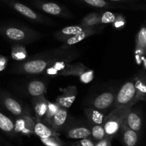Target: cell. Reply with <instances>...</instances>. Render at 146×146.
Returning a JSON list of instances; mask_svg holds the SVG:
<instances>
[{
    "mask_svg": "<svg viewBox=\"0 0 146 146\" xmlns=\"http://www.w3.org/2000/svg\"><path fill=\"white\" fill-rule=\"evenodd\" d=\"M136 96V90L134 80L127 81L121 86L115 94L113 103L114 108L133 106L135 105V98Z\"/></svg>",
    "mask_w": 146,
    "mask_h": 146,
    "instance_id": "obj_6",
    "label": "cell"
},
{
    "mask_svg": "<svg viewBox=\"0 0 146 146\" xmlns=\"http://www.w3.org/2000/svg\"><path fill=\"white\" fill-rule=\"evenodd\" d=\"M0 146H7V145H0Z\"/></svg>",
    "mask_w": 146,
    "mask_h": 146,
    "instance_id": "obj_39",
    "label": "cell"
},
{
    "mask_svg": "<svg viewBox=\"0 0 146 146\" xmlns=\"http://www.w3.org/2000/svg\"><path fill=\"white\" fill-rule=\"evenodd\" d=\"M61 94L56 99V102L61 107L68 108L71 106L78 95V89L75 86H69L65 88L61 89Z\"/></svg>",
    "mask_w": 146,
    "mask_h": 146,
    "instance_id": "obj_14",
    "label": "cell"
},
{
    "mask_svg": "<svg viewBox=\"0 0 146 146\" xmlns=\"http://www.w3.org/2000/svg\"><path fill=\"white\" fill-rule=\"evenodd\" d=\"M0 36L12 45L23 46L35 42L44 36L39 31L16 21L0 23Z\"/></svg>",
    "mask_w": 146,
    "mask_h": 146,
    "instance_id": "obj_2",
    "label": "cell"
},
{
    "mask_svg": "<svg viewBox=\"0 0 146 146\" xmlns=\"http://www.w3.org/2000/svg\"><path fill=\"white\" fill-rule=\"evenodd\" d=\"M82 2L85 3L86 4L91 7H96V8L104 9V8H117L121 7L118 5H115V4L111 1H107V0H81Z\"/></svg>",
    "mask_w": 146,
    "mask_h": 146,
    "instance_id": "obj_27",
    "label": "cell"
},
{
    "mask_svg": "<svg viewBox=\"0 0 146 146\" xmlns=\"http://www.w3.org/2000/svg\"><path fill=\"white\" fill-rule=\"evenodd\" d=\"M75 146H81V145H80V144H78V145H75Z\"/></svg>",
    "mask_w": 146,
    "mask_h": 146,
    "instance_id": "obj_38",
    "label": "cell"
},
{
    "mask_svg": "<svg viewBox=\"0 0 146 146\" xmlns=\"http://www.w3.org/2000/svg\"><path fill=\"white\" fill-rule=\"evenodd\" d=\"M123 123L128 128L140 134L142 128V118L136 111L131 108L125 115Z\"/></svg>",
    "mask_w": 146,
    "mask_h": 146,
    "instance_id": "obj_21",
    "label": "cell"
},
{
    "mask_svg": "<svg viewBox=\"0 0 146 146\" xmlns=\"http://www.w3.org/2000/svg\"><path fill=\"white\" fill-rule=\"evenodd\" d=\"M0 143L1 144H4V145H7V146H10V143H9V142L7 141H6L3 137H1L0 135Z\"/></svg>",
    "mask_w": 146,
    "mask_h": 146,
    "instance_id": "obj_37",
    "label": "cell"
},
{
    "mask_svg": "<svg viewBox=\"0 0 146 146\" xmlns=\"http://www.w3.org/2000/svg\"><path fill=\"white\" fill-rule=\"evenodd\" d=\"M34 133L39 138H46L54 135H59L52 127L44 121H36L34 128Z\"/></svg>",
    "mask_w": 146,
    "mask_h": 146,
    "instance_id": "obj_17",
    "label": "cell"
},
{
    "mask_svg": "<svg viewBox=\"0 0 146 146\" xmlns=\"http://www.w3.org/2000/svg\"><path fill=\"white\" fill-rule=\"evenodd\" d=\"M7 62H8V59L7 57L0 54V72L5 68Z\"/></svg>",
    "mask_w": 146,
    "mask_h": 146,
    "instance_id": "obj_35",
    "label": "cell"
},
{
    "mask_svg": "<svg viewBox=\"0 0 146 146\" xmlns=\"http://www.w3.org/2000/svg\"><path fill=\"white\" fill-rule=\"evenodd\" d=\"M48 82L44 80L35 79L29 81L27 84L26 91L32 98L44 95L46 91Z\"/></svg>",
    "mask_w": 146,
    "mask_h": 146,
    "instance_id": "obj_18",
    "label": "cell"
},
{
    "mask_svg": "<svg viewBox=\"0 0 146 146\" xmlns=\"http://www.w3.org/2000/svg\"><path fill=\"white\" fill-rule=\"evenodd\" d=\"M1 1L4 3L6 5L15 11L30 20L32 22L36 23V24H44V25H54V23L52 20L47 18L43 14L35 11L32 9L30 8L28 6L22 4L21 2H19L16 0H1Z\"/></svg>",
    "mask_w": 146,
    "mask_h": 146,
    "instance_id": "obj_4",
    "label": "cell"
},
{
    "mask_svg": "<svg viewBox=\"0 0 146 146\" xmlns=\"http://www.w3.org/2000/svg\"><path fill=\"white\" fill-rule=\"evenodd\" d=\"M109 1H113V2H133L136 0H107Z\"/></svg>",
    "mask_w": 146,
    "mask_h": 146,
    "instance_id": "obj_36",
    "label": "cell"
},
{
    "mask_svg": "<svg viewBox=\"0 0 146 146\" xmlns=\"http://www.w3.org/2000/svg\"><path fill=\"white\" fill-rule=\"evenodd\" d=\"M61 76L78 77L81 83L87 84L94 79V71L90 69L81 63H71L70 66L64 71Z\"/></svg>",
    "mask_w": 146,
    "mask_h": 146,
    "instance_id": "obj_9",
    "label": "cell"
},
{
    "mask_svg": "<svg viewBox=\"0 0 146 146\" xmlns=\"http://www.w3.org/2000/svg\"><path fill=\"white\" fill-rule=\"evenodd\" d=\"M116 14L111 11H104L102 14V24L106 25L108 24H112L115 18Z\"/></svg>",
    "mask_w": 146,
    "mask_h": 146,
    "instance_id": "obj_31",
    "label": "cell"
},
{
    "mask_svg": "<svg viewBox=\"0 0 146 146\" xmlns=\"http://www.w3.org/2000/svg\"><path fill=\"white\" fill-rule=\"evenodd\" d=\"M102 14L103 12L90 13L82 19L80 24L85 27L102 25Z\"/></svg>",
    "mask_w": 146,
    "mask_h": 146,
    "instance_id": "obj_25",
    "label": "cell"
},
{
    "mask_svg": "<svg viewBox=\"0 0 146 146\" xmlns=\"http://www.w3.org/2000/svg\"><path fill=\"white\" fill-rule=\"evenodd\" d=\"M125 17L121 14H116L115 18L114 19L113 22L112 23V25L114 28L119 29L123 28L125 26Z\"/></svg>",
    "mask_w": 146,
    "mask_h": 146,
    "instance_id": "obj_32",
    "label": "cell"
},
{
    "mask_svg": "<svg viewBox=\"0 0 146 146\" xmlns=\"http://www.w3.org/2000/svg\"><path fill=\"white\" fill-rule=\"evenodd\" d=\"M86 28V27L81 25L80 24L78 25L68 26V27H66L61 29L58 30V31H56L54 34V36L56 39L61 42V41L68 38L69 37L78 34L84 29H85Z\"/></svg>",
    "mask_w": 146,
    "mask_h": 146,
    "instance_id": "obj_19",
    "label": "cell"
},
{
    "mask_svg": "<svg viewBox=\"0 0 146 146\" xmlns=\"http://www.w3.org/2000/svg\"><path fill=\"white\" fill-rule=\"evenodd\" d=\"M31 103L33 105V110L35 113L36 121L43 120L46 111L47 104H48V101L46 97L44 96V95L34 97L31 100Z\"/></svg>",
    "mask_w": 146,
    "mask_h": 146,
    "instance_id": "obj_20",
    "label": "cell"
},
{
    "mask_svg": "<svg viewBox=\"0 0 146 146\" xmlns=\"http://www.w3.org/2000/svg\"><path fill=\"white\" fill-rule=\"evenodd\" d=\"M80 145L81 146H96L95 143L93 141L92 138H90V137L81 139Z\"/></svg>",
    "mask_w": 146,
    "mask_h": 146,
    "instance_id": "obj_34",
    "label": "cell"
},
{
    "mask_svg": "<svg viewBox=\"0 0 146 146\" xmlns=\"http://www.w3.org/2000/svg\"><path fill=\"white\" fill-rule=\"evenodd\" d=\"M106 135L103 125H91V136L92 137L93 141H95L96 142L101 141Z\"/></svg>",
    "mask_w": 146,
    "mask_h": 146,
    "instance_id": "obj_28",
    "label": "cell"
},
{
    "mask_svg": "<svg viewBox=\"0 0 146 146\" xmlns=\"http://www.w3.org/2000/svg\"><path fill=\"white\" fill-rule=\"evenodd\" d=\"M134 83L136 90V96L135 98V104L141 101H145L146 100V78L144 71L135 76Z\"/></svg>",
    "mask_w": 146,
    "mask_h": 146,
    "instance_id": "obj_22",
    "label": "cell"
},
{
    "mask_svg": "<svg viewBox=\"0 0 146 146\" xmlns=\"http://www.w3.org/2000/svg\"><path fill=\"white\" fill-rule=\"evenodd\" d=\"M81 55V51L76 48L61 46L53 49L42 51L27 56L22 61H19L11 69L13 74L19 75H38L43 74L46 69L52 64L64 58L76 60Z\"/></svg>",
    "mask_w": 146,
    "mask_h": 146,
    "instance_id": "obj_1",
    "label": "cell"
},
{
    "mask_svg": "<svg viewBox=\"0 0 146 146\" xmlns=\"http://www.w3.org/2000/svg\"><path fill=\"white\" fill-rule=\"evenodd\" d=\"M121 141L123 146H138L139 142V134L128 128L124 123L121 125Z\"/></svg>",
    "mask_w": 146,
    "mask_h": 146,
    "instance_id": "obj_16",
    "label": "cell"
},
{
    "mask_svg": "<svg viewBox=\"0 0 146 146\" xmlns=\"http://www.w3.org/2000/svg\"><path fill=\"white\" fill-rule=\"evenodd\" d=\"M146 50V30L145 26H142L138 31L135 37V60L138 64L143 62L144 68L145 67V56Z\"/></svg>",
    "mask_w": 146,
    "mask_h": 146,
    "instance_id": "obj_13",
    "label": "cell"
},
{
    "mask_svg": "<svg viewBox=\"0 0 146 146\" xmlns=\"http://www.w3.org/2000/svg\"><path fill=\"white\" fill-rule=\"evenodd\" d=\"M116 92L115 91H108L97 96L91 101L92 107L101 111H106L113 105Z\"/></svg>",
    "mask_w": 146,
    "mask_h": 146,
    "instance_id": "obj_12",
    "label": "cell"
},
{
    "mask_svg": "<svg viewBox=\"0 0 146 146\" xmlns=\"http://www.w3.org/2000/svg\"><path fill=\"white\" fill-rule=\"evenodd\" d=\"M106 25H104V24L86 27L85 29H84L82 31L78 33V34L69 37L67 39L61 41L62 45L65 46H72L73 45L81 42V41L88 38V37L95 35V34H100L104 29Z\"/></svg>",
    "mask_w": 146,
    "mask_h": 146,
    "instance_id": "obj_11",
    "label": "cell"
},
{
    "mask_svg": "<svg viewBox=\"0 0 146 146\" xmlns=\"http://www.w3.org/2000/svg\"><path fill=\"white\" fill-rule=\"evenodd\" d=\"M60 107V106L57 104L56 102H50L48 101V104H47V109L46 111V113L44 115V117L43 118L42 121H44V122L48 123V121L52 118L53 115L55 114V113L56 112L57 110L58 109V108Z\"/></svg>",
    "mask_w": 146,
    "mask_h": 146,
    "instance_id": "obj_29",
    "label": "cell"
},
{
    "mask_svg": "<svg viewBox=\"0 0 146 146\" xmlns=\"http://www.w3.org/2000/svg\"><path fill=\"white\" fill-rule=\"evenodd\" d=\"M11 57L17 61H22L27 57V51L25 46L23 45L14 44L11 47Z\"/></svg>",
    "mask_w": 146,
    "mask_h": 146,
    "instance_id": "obj_26",
    "label": "cell"
},
{
    "mask_svg": "<svg viewBox=\"0 0 146 146\" xmlns=\"http://www.w3.org/2000/svg\"><path fill=\"white\" fill-rule=\"evenodd\" d=\"M33 4L38 9L54 17L64 19H71L74 17V15L69 10L57 3L36 0Z\"/></svg>",
    "mask_w": 146,
    "mask_h": 146,
    "instance_id": "obj_8",
    "label": "cell"
},
{
    "mask_svg": "<svg viewBox=\"0 0 146 146\" xmlns=\"http://www.w3.org/2000/svg\"><path fill=\"white\" fill-rule=\"evenodd\" d=\"M132 106L114 108L111 113L106 115L103 122L106 135L113 138L117 135L120 131V128L123 123L125 117Z\"/></svg>",
    "mask_w": 146,
    "mask_h": 146,
    "instance_id": "obj_3",
    "label": "cell"
},
{
    "mask_svg": "<svg viewBox=\"0 0 146 146\" xmlns=\"http://www.w3.org/2000/svg\"><path fill=\"white\" fill-rule=\"evenodd\" d=\"M84 114L90 125H103L106 116L102 111L96 109L94 107H87L84 108Z\"/></svg>",
    "mask_w": 146,
    "mask_h": 146,
    "instance_id": "obj_24",
    "label": "cell"
},
{
    "mask_svg": "<svg viewBox=\"0 0 146 146\" xmlns=\"http://www.w3.org/2000/svg\"><path fill=\"white\" fill-rule=\"evenodd\" d=\"M41 143L44 146H64L66 145V143L61 141L58 135L48 137L46 138H40Z\"/></svg>",
    "mask_w": 146,
    "mask_h": 146,
    "instance_id": "obj_30",
    "label": "cell"
},
{
    "mask_svg": "<svg viewBox=\"0 0 146 146\" xmlns=\"http://www.w3.org/2000/svg\"><path fill=\"white\" fill-rule=\"evenodd\" d=\"M61 132L69 139H83L91 137V125L83 121H68Z\"/></svg>",
    "mask_w": 146,
    "mask_h": 146,
    "instance_id": "obj_7",
    "label": "cell"
},
{
    "mask_svg": "<svg viewBox=\"0 0 146 146\" xmlns=\"http://www.w3.org/2000/svg\"><path fill=\"white\" fill-rule=\"evenodd\" d=\"M113 138L108 135H106L103 139L95 143L96 146H112V141Z\"/></svg>",
    "mask_w": 146,
    "mask_h": 146,
    "instance_id": "obj_33",
    "label": "cell"
},
{
    "mask_svg": "<svg viewBox=\"0 0 146 146\" xmlns=\"http://www.w3.org/2000/svg\"><path fill=\"white\" fill-rule=\"evenodd\" d=\"M36 120L32 115L18 116L14 121V131L17 135L30 136L34 133Z\"/></svg>",
    "mask_w": 146,
    "mask_h": 146,
    "instance_id": "obj_10",
    "label": "cell"
},
{
    "mask_svg": "<svg viewBox=\"0 0 146 146\" xmlns=\"http://www.w3.org/2000/svg\"><path fill=\"white\" fill-rule=\"evenodd\" d=\"M0 130L7 136L13 139H17L18 135L14 131V121L7 116L0 110Z\"/></svg>",
    "mask_w": 146,
    "mask_h": 146,
    "instance_id": "obj_23",
    "label": "cell"
},
{
    "mask_svg": "<svg viewBox=\"0 0 146 146\" xmlns=\"http://www.w3.org/2000/svg\"><path fill=\"white\" fill-rule=\"evenodd\" d=\"M0 105L16 117L32 115L31 109L29 107L26 106L14 96L4 90H0Z\"/></svg>",
    "mask_w": 146,
    "mask_h": 146,
    "instance_id": "obj_5",
    "label": "cell"
},
{
    "mask_svg": "<svg viewBox=\"0 0 146 146\" xmlns=\"http://www.w3.org/2000/svg\"><path fill=\"white\" fill-rule=\"evenodd\" d=\"M67 121H68V111L66 108L60 106L52 118L46 123L51 125L56 131L59 132L62 131Z\"/></svg>",
    "mask_w": 146,
    "mask_h": 146,
    "instance_id": "obj_15",
    "label": "cell"
}]
</instances>
